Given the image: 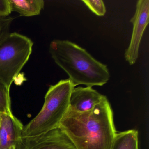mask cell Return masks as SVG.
Returning a JSON list of instances; mask_svg holds the SVG:
<instances>
[{"label": "cell", "instance_id": "obj_1", "mask_svg": "<svg viewBox=\"0 0 149 149\" xmlns=\"http://www.w3.org/2000/svg\"><path fill=\"white\" fill-rule=\"evenodd\" d=\"M59 127L76 149H111L117 132L112 109L104 95L92 110H68Z\"/></svg>", "mask_w": 149, "mask_h": 149}, {"label": "cell", "instance_id": "obj_2", "mask_svg": "<svg viewBox=\"0 0 149 149\" xmlns=\"http://www.w3.org/2000/svg\"><path fill=\"white\" fill-rule=\"evenodd\" d=\"M49 52L54 62L68 74L74 87L102 86L109 80L107 66L74 42L53 40L49 44Z\"/></svg>", "mask_w": 149, "mask_h": 149}, {"label": "cell", "instance_id": "obj_3", "mask_svg": "<svg viewBox=\"0 0 149 149\" xmlns=\"http://www.w3.org/2000/svg\"><path fill=\"white\" fill-rule=\"evenodd\" d=\"M74 88L69 78L51 85L40 111L23 127L22 138L39 136L58 128L68 110L71 92Z\"/></svg>", "mask_w": 149, "mask_h": 149}, {"label": "cell", "instance_id": "obj_4", "mask_svg": "<svg viewBox=\"0 0 149 149\" xmlns=\"http://www.w3.org/2000/svg\"><path fill=\"white\" fill-rule=\"evenodd\" d=\"M33 46L31 39L17 33L0 40V80L9 88L28 61Z\"/></svg>", "mask_w": 149, "mask_h": 149}, {"label": "cell", "instance_id": "obj_5", "mask_svg": "<svg viewBox=\"0 0 149 149\" xmlns=\"http://www.w3.org/2000/svg\"><path fill=\"white\" fill-rule=\"evenodd\" d=\"M130 22L133 30L128 48L125 52V61L130 65L135 64L138 57L139 45L143 34L149 22V1L139 0L135 14Z\"/></svg>", "mask_w": 149, "mask_h": 149}, {"label": "cell", "instance_id": "obj_6", "mask_svg": "<svg viewBox=\"0 0 149 149\" xmlns=\"http://www.w3.org/2000/svg\"><path fill=\"white\" fill-rule=\"evenodd\" d=\"M23 149H76L59 127L39 136L22 138Z\"/></svg>", "mask_w": 149, "mask_h": 149}, {"label": "cell", "instance_id": "obj_7", "mask_svg": "<svg viewBox=\"0 0 149 149\" xmlns=\"http://www.w3.org/2000/svg\"><path fill=\"white\" fill-rule=\"evenodd\" d=\"M23 127L13 115L1 114L0 149H23Z\"/></svg>", "mask_w": 149, "mask_h": 149}, {"label": "cell", "instance_id": "obj_8", "mask_svg": "<svg viewBox=\"0 0 149 149\" xmlns=\"http://www.w3.org/2000/svg\"><path fill=\"white\" fill-rule=\"evenodd\" d=\"M103 95L92 87L74 88L71 92L68 110L84 112L92 110L101 102Z\"/></svg>", "mask_w": 149, "mask_h": 149}, {"label": "cell", "instance_id": "obj_9", "mask_svg": "<svg viewBox=\"0 0 149 149\" xmlns=\"http://www.w3.org/2000/svg\"><path fill=\"white\" fill-rule=\"evenodd\" d=\"M12 12L20 16L31 17L39 15L44 7L43 0H9Z\"/></svg>", "mask_w": 149, "mask_h": 149}, {"label": "cell", "instance_id": "obj_10", "mask_svg": "<svg viewBox=\"0 0 149 149\" xmlns=\"http://www.w3.org/2000/svg\"><path fill=\"white\" fill-rule=\"evenodd\" d=\"M138 132L130 130L116 132L111 149H139Z\"/></svg>", "mask_w": 149, "mask_h": 149}, {"label": "cell", "instance_id": "obj_11", "mask_svg": "<svg viewBox=\"0 0 149 149\" xmlns=\"http://www.w3.org/2000/svg\"><path fill=\"white\" fill-rule=\"evenodd\" d=\"M10 89L3 82L0 80V114L13 115L11 109Z\"/></svg>", "mask_w": 149, "mask_h": 149}, {"label": "cell", "instance_id": "obj_12", "mask_svg": "<svg viewBox=\"0 0 149 149\" xmlns=\"http://www.w3.org/2000/svg\"><path fill=\"white\" fill-rule=\"evenodd\" d=\"M82 1L96 15L98 16L105 15L106 8L102 0H82Z\"/></svg>", "mask_w": 149, "mask_h": 149}, {"label": "cell", "instance_id": "obj_13", "mask_svg": "<svg viewBox=\"0 0 149 149\" xmlns=\"http://www.w3.org/2000/svg\"><path fill=\"white\" fill-rule=\"evenodd\" d=\"M14 18L10 16L0 17V40L10 33V29Z\"/></svg>", "mask_w": 149, "mask_h": 149}, {"label": "cell", "instance_id": "obj_14", "mask_svg": "<svg viewBox=\"0 0 149 149\" xmlns=\"http://www.w3.org/2000/svg\"><path fill=\"white\" fill-rule=\"evenodd\" d=\"M12 13L9 0H0V17H7Z\"/></svg>", "mask_w": 149, "mask_h": 149}, {"label": "cell", "instance_id": "obj_15", "mask_svg": "<svg viewBox=\"0 0 149 149\" xmlns=\"http://www.w3.org/2000/svg\"><path fill=\"white\" fill-rule=\"evenodd\" d=\"M0 120H1V114H0Z\"/></svg>", "mask_w": 149, "mask_h": 149}]
</instances>
